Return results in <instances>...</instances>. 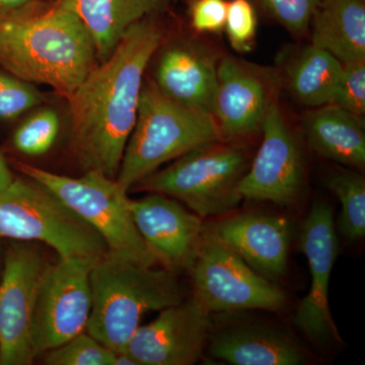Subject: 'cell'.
<instances>
[{
    "instance_id": "obj_1",
    "label": "cell",
    "mask_w": 365,
    "mask_h": 365,
    "mask_svg": "<svg viewBox=\"0 0 365 365\" xmlns=\"http://www.w3.org/2000/svg\"><path fill=\"white\" fill-rule=\"evenodd\" d=\"M162 42L155 21L148 16L137 21L109 58L98 63L67 98L72 144L86 170L116 179L135 126L144 73Z\"/></svg>"
},
{
    "instance_id": "obj_2",
    "label": "cell",
    "mask_w": 365,
    "mask_h": 365,
    "mask_svg": "<svg viewBox=\"0 0 365 365\" xmlns=\"http://www.w3.org/2000/svg\"><path fill=\"white\" fill-rule=\"evenodd\" d=\"M98 62L85 25L57 4L38 16L0 21V66L28 83L68 98Z\"/></svg>"
},
{
    "instance_id": "obj_3",
    "label": "cell",
    "mask_w": 365,
    "mask_h": 365,
    "mask_svg": "<svg viewBox=\"0 0 365 365\" xmlns=\"http://www.w3.org/2000/svg\"><path fill=\"white\" fill-rule=\"evenodd\" d=\"M91 309L86 332L121 352L146 313L182 302L175 273L145 266L128 255L108 250L90 274Z\"/></svg>"
},
{
    "instance_id": "obj_4",
    "label": "cell",
    "mask_w": 365,
    "mask_h": 365,
    "mask_svg": "<svg viewBox=\"0 0 365 365\" xmlns=\"http://www.w3.org/2000/svg\"><path fill=\"white\" fill-rule=\"evenodd\" d=\"M217 141H222V136L212 114L172 100L153 81L143 83L118 185L128 193L163 163Z\"/></svg>"
},
{
    "instance_id": "obj_5",
    "label": "cell",
    "mask_w": 365,
    "mask_h": 365,
    "mask_svg": "<svg viewBox=\"0 0 365 365\" xmlns=\"http://www.w3.org/2000/svg\"><path fill=\"white\" fill-rule=\"evenodd\" d=\"M0 239L42 242L63 259H98L109 250L97 230L29 177L0 189Z\"/></svg>"
},
{
    "instance_id": "obj_6",
    "label": "cell",
    "mask_w": 365,
    "mask_h": 365,
    "mask_svg": "<svg viewBox=\"0 0 365 365\" xmlns=\"http://www.w3.org/2000/svg\"><path fill=\"white\" fill-rule=\"evenodd\" d=\"M251 160L241 144L217 141L182 155L136 187L177 199L201 218L225 215L242 200L239 185Z\"/></svg>"
},
{
    "instance_id": "obj_7",
    "label": "cell",
    "mask_w": 365,
    "mask_h": 365,
    "mask_svg": "<svg viewBox=\"0 0 365 365\" xmlns=\"http://www.w3.org/2000/svg\"><path fill=\"white\" fill-rule=\"evenodd\" d=\"M26 177L53 192L60 200L85 220L104 239L108 249L128 255L145 266L157 264L134 225L127 192L116 179L96 170L71 178L34 165L19 163Z\"/></svg>"
},
{
    "instance_id": "obj_8",
    "label": "cell",
    "mask_w": 365,
    "mask_h": 365,
    "mask_svg": "<svg viewBox=\"0 0 365 365\" xmlns=\"http://www.w3.org/2000/svg\"><path fill=\"white\" fill-rule=\"evenodd\" d=\"M194 299L209 313L242 309L281 311L287 294L257 273L210 227L204 230L193 266Z\"/></svg>"
},
{
    "instance_id": "obj_9",
    "label": "cell",
    "mask_w": 365,
    "mask_h": 365,
    "mask_svg": "<svg viewBox=\"0 0 365 365\" xmlns=\"http://www.w3.org/2000/svg\"><path fill=\"white\" fill-rule=\"evenodd\" d=\"M97 259L59 258L41 278L31 344L36 357L85 332L90 318V274Z\"/></svg>"
},
{
    "instance_id": "obj_10",
    "label": "cell",
    "mask_w": 365,
    "mask_h": 365,
    "mask_svg": "<svg viewBox=\"0 0 365 365\" xmlns=\"http://www.w3.org/2000/svg\"><path fill=\"white\" fill-rule=\"evenodd\" d=\"M47 264L35 242L11 241L4 252L0 274V364L30 365L36 359L31 327Z\"/></svg>"
},
{
    "instance_id": "obj_11",
    "label": "cell",
    "mask_w": 365,
    "mask_h": 365,
    "mask_svg": "<svg viewBox=\"0 0 365 365\" xmlns=\"http://www.w3.org/2000/svg\"><path fill=\"white\" fill-rule=\"evenodd\" d=\"M281 83L280 74L273 69L254 66L232 55L222 57L212 108L222 140L239 143L260 133Z\"/></svg>"
},
{
    "instance_id": "obj_12",
    "label": "cell",
    "mask_w": 365,
    "mask_h": 365,
    "mask_svg": "<svg viewBox=\"0 0 365 365\" xmlns=\"http://www.w3.org/2000/svg\"><path fill=\"white\" fill-rule=\"evenodd\" d=\"M261 132L260 148L240 182V194L242 200L292 205L304 190V163L278 98L270 105Z\"/></svg>"
},
{
    "instance_id": "obj_13",
    "label": "cell",
    "mask_w": 365,
    "mask_h": 365,
    "mask_svg": "<svg viewBox=\"0 0 365 365\" xmlns=\"http://www.w3.org/2000/svg\"><path fill=\"white\" fill-rule=\"evenodd\" d=\"M139 326L121 352L138 365H192L202 356L211 335L210 313L194 297L165 307Z\"/></svg>"
},
{
    "instance_id": "obj_14",
    "label": "cell",
    "mask_w": 365,
    "mask_h": 365,
    "mask_svg": "<svg viewBox=\"0 0 365 365\" xmlns=\"http://www.w3.org/2000/svg\"><path fill=\"white\" fill-rule=\"evenodd\" d=\"M300 248L309 263L311 287L297 307L295 325L311 339H339L329 307V284L338 256L335 220L329 204H314L302 225Z\"/></svg>"
},
{
    "instance_id": "obj_15",
    "label": "cell",
    "mask_w": 365,
    "mask_h": 365,
    "mask_svg": "<svg viewBox=\"0 0 365 365\" xmlns=\"http://www.w3.org/2000/svg\"><path fill=\"white\" fill-rule=\"evenodd\" d=\"M134 225L157 263L172 272L190 270L200 249L202 218L160 193L129 198Z\"/></svg>"
},
{
    "instance_id": "obj_16",
    "label": "cell",
    "mask_w": 365,
    "mask_h": 365,
    "mask_svg": "<svg viewBox=\"0 0 365 365\" xmlns=\"http://www.w3.org/2000/svg\"><path fill=\"white\" fill-rule=\"evenodd\" d=\"M210 228L266 279H278L287 273L292 235L287 218L267 213H240Z\"/></svg>"
},
{
    "instance_id": "obj_17",
    "label": "cell",
    "mask_w": 365,
    "mask_h": 365,
    "mask_svg": "<svg viewBox=\"0 0 365 365\" xmlns=\"http://www.w3.org/2000/svg\"><path fill=\"white\" fill-rule=\"evenodd\" d=\"M218 61L206 45L178 43L160 54L153 83L180 104L212 114Z\"/></svg>"
},
{
    "instance_id": "obj_18",
    "label": "cell",
    "mask_w": 365,
    "mask_h": 365,
    "mask_svg": "<svg viewBox=\"0 0 365 365\" xmlns=\"http://www.w3.org/2000/svg\"><path fill=\"white\" fill-rule=\"evenodd\" d=\"M309 148L327 160L354 169L365 165L364 120L337 106L309 108L302 117Z\"/></svg>"
},
{
    "instance_id": "obj_19",
    "label": "cell",
    "mask_w": 365,
    "mask_h": 365,
    "mask_svg": "<svg viewBox=\"0 0 365 365\" xmlns=\"http://www.w3.org/2000/svg\"><path fill=\"white\" fill-rule=\"evenodd\" d=\"M209 353L232 365H299L309 354L285 334L261 327H240L209 337Z\"/></svg>"
},
{
    "instance_id": "obj_20",
    "label": "cell",
    "mask_w": 365,
    "mask_h": 365,
    "mask_svg": "<svg viewBox=\"0 0 365 365\" xmlns=\"http://www.w3.org/2000/svg\"><path fill=\"white\" fill-rule=\"evenodd\" d=\"M165 0H59L85 25L95 45L98 63L109 58L126 31L157 13Z\"/></svg>"
},
{
    "instance_id": "obj_21",
    "label": "cell",
    "mask_w": 365,
    "mask_h": 365,
    "mask_svg": "<svg viewBox=\"0 0 365 365\" xmlns=\"http://www.w3.org/2000/svg\"><path fill=\"white\" fill-rule=\"evenodd\" d=\"M309 32L343 66L365 60V0H319Z\"/></svg>"
},
{
    "instance_id": "obj_22",
    "label": "cell",
    "mask_w": 365,
    "mask_h": 365,
    "mask_svg": "<svg viewBox=\"0 0 365 365\" xmlns=\"http://www.w3.org/2000/svg\"><path fill=\"white\" fill-rule=\"evenodd\" d=\"M344 66L332 54L306 46L290 57L281 76L290 95L309 108L331 104Z\"/></svg>"
},
{
    "instance_id": "obj_23",
    "label": "cell",
    "mask_w": 365,
    "mask_h": 365,
    "mask_svg": "<svg viewBox=\"0 0 365 365\" xmlns=\"http://www.w3.org/2000/svg\"><path fill=\"white\" fill-rule=\"evenodd\" d=\"M329 190L339 200L338 218L340 234L354 242L365 235V180L359 173L341 170L329 175L326 180Z\"/></svg>"
},
{
    "instance_id": "obj_24",
    "label": "cell",
    "mask_w": 365,
    "mask_h": 365,
    "mask_svg": "<svg viewBox=\"0 0 365 365\" xmlns=\"http://www.w3.org/2000/svg\"><path fill=\"white\" fill-rule=\"evenodd\" d=\"M59 131L60 119L56 111L40 110L16 129L13 144L23 155L30 157L45 155L54 145Z\"/></svg>"
},
{
    "instance_id": "obj_25",
    "label": "cell",
    "mask_w": 365,
    "mask_h": 365,
    "mask_svg": "<svg viewBox=\"0 0 365 365\" xmlns=\"http://www.w3.org/2000/svg\"><path fill=\"white\" fill-rule=\"evenodd\" d=\"M115 362L116 352L86 331L46 352L44 357L48 365H115Z\"/></svg>"
},
{
    "instance_id": "obj_26",
    "label": "cell",
    "mask_w": 365,
    "mask_h": 365,
    "mask_svg": "<svg viewBox=\"0 0 365 365\" xmlns=\"http://www.w3.org/2000/svg\"><path fill=\"white\" fill-rule=\"evenodd\" d=\"M258 18L251 0H230L227 4L225 29L235 52L248 53L256 43Z\"/></svg>"
},
{
    "instance_id": "obj_27",
    "label": "cell",
    "mask_w": 365,
    "mask_h": 365,
    "mask_svg": "<svg viewBox=\"0 0 365 365\" xmlns=\"http://www.w3.org/2000/svg\"><path fill=\"white\" fill-rule=\"evenodd\" d=\"M287 32L302 37L309 31L312 16L319 0H251Z\"/></svg>"
},
{
    "instance_id": "obj_28",
    "label": "cell",
    "mask_w": 365,
    "mask_h": 365,
    "mask_svg": "<svg viewBox=\"0 0 365 365\" xmlns=\"http://www.w3.org/2000/svg\"><path fill=\"white\" fill-rule=\"evenodd\" d=\"M44 102V96L33 83L0 71V120H14Z\"/></svg>"
},
{
    "instance_id": "obj_29",
    "label": "cell",
    "mask_w": 365,
    "mask_h": 365,
    "mask_svg": "<svg viewBox=\"0 0 365 365\" xmlns=\"http://www.w3.org/2000/svg\"><path fill=\"white\" fill-rule=\"evenodd\" d=\"M331 104L355 116L365 114V60L347 64Z\"/></svg>"
},
{
    "instance_id": "obj_30",
    "label": "cell",
    "mask_w": 365,
    "mask_h": 365,
    "mask_svg": "<svg viewBox=\"0 0 365 365\" xmlns=\"http://www.w3.org/2000/svg\"><path fill=\"white\" fill-rule=\"evenodd\" d=\"M227 0H192L191 26L198 33H220L225 29Z\"/></svg>"
},
{
    "instance_id": "obj_31",
    "label": "cell",
    "mask_w": 365,
    "mask_h": 365,
    "mask_svg": "<svg viewBox=\"0 0 365 365\" xmlns=\"http://www.w3.org/2000/svg\"><path fill=\"white\" fill-rule=\"evenodd\" d=\"M33 0H0V14L7 16L30 4Z\"/></svg>"
},
{
    "instance_id": "obj_32",
    "label": "cell",
    "mask_w": 365,
    "mask_h": 365,
    "mask_svg": "<svg viewBox=\"0 0 365 365\" xmlns=\"http://www.w3.org/2000/svg\"><path fill=\"white\" fill-rule=\"evenodd\" d=\"M14 176L9 169L4 153L0 150V189L6 188L14 181Z\"/></svg>"
},
{
    "instance_id": "obj_33",
    "label": "cell",
    "mask_w": 365,
    "mask_h": 365,
    "mask_svg": "<svg viewBox=\"0 0 365 365\" xmlns=\"http://www.w3.org/2000/svg\"><path fill=\"white\" fill-rule=\"evenodd\" d=\"M1 240V239H0ZM2 266H4V257L1 258V249H0V274H1Z\"/></svg>"
}]
</instances>
